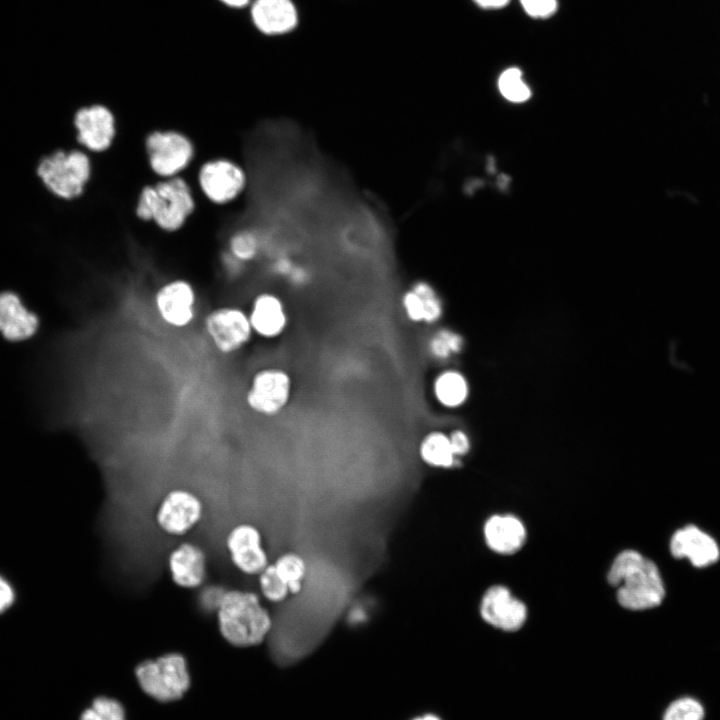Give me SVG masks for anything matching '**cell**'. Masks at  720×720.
I'll return each mask as SVG.
<instances>
[{
	"instance_id": "cell-1",
	"label": "cell",
	"mask_w": 720,
	"mask_h": 720,
	"mask_svg": "<svg viewBox=\"0 0 720 720\" xmlns=\"http://www.w3.org/2000/svg\"><path fill=\"white\" fill-rule=\"evenodd\" d=\"M221 636L235 647L262 643L270 634L273 621L257 593L238 588L226 589L215 610Z\"/></svg>"
},
{
	"instance_id": "cell-2",
	"label": "cell",
	"mask_w": 720,
	"mask_h": 720,
	"mask_svg": "<svg viewBox=\"0 0 720 720\" xmlns=\"http://www.w3.org/2000/svg\"><path fill=\"white\" fill-rule=\"evenodd\" d=\"M607 578L612 586L617 587V600L626 609L654 608L664 599V584L656 564L637 551L619 553Z\"/></svg>"
},
{
	"instance_id": "cell-3",
	"label": "cell",
	"mask_w": 720,
	"mask_h": 720,
	"mask_svg": "<svg viewBox=\"0 0 720 720\" xmlns=\"http://www.w3.org/2000/svg\"><path fill=\"white\" fill-rule=\"evenodd\" d=\"M194 200L189 186L180 177H171L140 193L136 214L142 220H153L166 231H175L192 213Z\"/></svg>"
},
{
	"instance_id": "cell-4",
	"label": "cell",
	"mask_w": 720,
	"mask_h": 720,
	"mask_svg": "<svg viewBox=\"0 0 720 720\" xmlns=\"http://www.w3.org/2000/svg\"><path fill=\"white\" fill-rule=\"evenodd\" d=\"M135 674L142 690L161 702L181 698L190 685L186 659L177 652L143 661Z\"/></svg>"
},
{
	"instance_id": "cell-5",
	"label": "cell",
	"mask_w": 720,
	"mask_h": 720,
	"mask_svg": "<svg viewBox=\"0 0 720 720\" xmlns=\"http://www.w3.org/2000/svg\"><path fill=\"white\" fill-rule=\"evenodd\" d=\"M91 172L88 156L79 151H56L44 157L37 173L50 192L63 199L79 196Z\"/></svg>"
},
{
	"instance_id": "cell-6",
	"label": "cell",
	"mask_w": 720,
	"mask_h": 720,
	"mask_svg": "<svg viewBox=\"0 0 720 720\" xmlns=\"http://www.w3.org/2000/svg\"><path fill=\"white\" fill-rule=\"evenodd\" d=\"M204 505L194 492L175 488L165 494L155 514L159 529L172 537H181L194 529L202 520Z\"/></svg>"
},
{
	"instance_id": "cell-7",
	"label": "cell",
	"mask_w": 720,
	"mask_h": 720,
	"mask_svg": "<svg viewBox=\"0 0 720 720\" xmlns=\"http://www.w3.org/2000/svg\"><path fill=\"white\" fill-rule=\"evenodd\" d=\"M204 328L215 348L223 354L240 350L253 333L248 314L235 306L211 310L205 316Z\"/></svg>"
},
{
	"instance_id": "cell-8",
	"label": "cell",
	"mask_w": 720,
	"mask_h": 720,
	"mask_svg": "<svg viewBox=\"0 0 720 720\" xmlns=\"http://www.w3.org/2000/svg\"><path fill=\"white\" fill-rule=\"evenodd\" d=\"M145 145L152 170L162 177L176 176L193 157L191 142L178 132L155 131L147 137Z\"/></svg>"
},
{
	"instance_id": "cell-9",
	"label": "cell",
	"mask_w": 720,
	"mask_h": 720,
	"mask_svg": "<svg viewBox=\"0 0 720 720\" xmlns=\"http://www.w3.org/2000/svg\"><path fill=\"white\" fill-rule=\"evenodd\" d=\"M225 547L233 566L242 574L259 575L269 559L259 529L251 523H239L226 535Z\"/></svg>"
},
{
	"instance_id": "cell-10",
	"label": "cell",
	"mask_w": 720,
	"mask_h": 720,
	"mask_svg": "<svg viewBox=\"0 0 720 720\" xmlns=\"http://www.w3.org/2000/svg\"><path fill=\"white\" fill-rule=\"evenodd\" d=\"M291 392L289 375L276 368L256 372L246 393L248 406L262 415H275L287 404Z\"/></svg>"
},
{
	"instance_id": "cell-11",
	"label": "cell",
	"mask_w": 720,
	"mask_h": 720,
	"mask_svg": "<svg viewBox=\"0 0 720 720\" xmlns=\"http://www.w3.org/2000/svg\"><path fill=\"white\" fill-rule=\"evenodd\" d=\"M156 310L167 325L175 328L188 326L196 313V293L192 284L174 279L163 284L155 293Z\"/></svg>"
},
{
	"instance_id": "cell-12",
	"label": "cell",
	"mask_w": 720,
	"mask_h": 720,
	"mask_svg": "<svg viewBox=\"0 0 720 720\" xmlns=\"http://www.w3.org/2000/svg\"><path fill=\"white\" fill-rule=\"evenodd\" d=\"M167 567L177 587L199 589L204 585L208 573L207 555L200 545L184 541L170 551Z\"/></svg>"
},
{
	"instance_id": "cell-13",
	"label": "cell",
	"mask_w": 720,
	"mask_h": 720,
	"mask_svg": "<svg viewBox=\"0 0 720 720\" xmlns=\"http://www.w3.org/2000/svg\"><path fill=\"white\" fill-rule=\"evenodd\" d=\"M246 183L243 170L228 160L205 163L199 172V184L209 200L224 204L239 195Z\"/></svg>"
},
{
	"instance_id": "cell-14",
	"label": "cell",
	"mask_w": 720,
	"mask_h": 720,
	"mask_svg": "<svg viewBox=\"0 0 720 720\" xmlns=\"http://www.w3.org/2000/svg\"><path fill=\"white\" fill-rule=\"evenodd\" d=\"M480 614L485 622L504 631L520 629L527 619L525 604L505 586L490 587L482 597Z\"/></svg>"
},
{
	"instance_id": "cell-15",
	"label": "cell",
	"mask_w": 720,
	"mask_h": 720,
	"mask_svg": "<svg viewBox=\"0 0 720 720\" xmlns=\"http://www.w3.org/2000/svg\"><path fill=\"white\" fill-rule=\"evenodd\" d=\"M77 139L93 152H102L112 143L115 121L111 111L103 105L78 110L74 117Z\"/></svg>"
},
{
	"instance_id": "cell-16",
	"label": "cell",
	"mask_w": 720,
	"mask_h": 720,
	"mask_svg": "<svg viewBox=\"0 0 720 720\" xmlns=\"http://www.w3.org/2000/svg\"><path fill=\"white\" fill-rule=\"evenodd\" d=\"M38 327V316L24 306L16 293H0V332L5 339L14 342L29 339Z\"/></svg>"
},
{
	"instance_id": "cell-17",
	"label": "cell",
	"mask_w": 720,
	"mask_h": 720,
	"mask_svg": "<svg viewBox=\"0 0 720 720\" xmlns=\"http://www.w3.org/2000/svg\"><path fill=\"white\" fill-rule=\"evenodd\" d=\"M250 13L255 27L270 36L288 33L298 22L297 9L292 0H254Z\"/></svg>"
},
{
	"instance_id": "cell-18",
	"label": "cell",
	"mask_w": 720,
	"mask_h": 720,
	"mask_svg": "<svg viewBox=\"0 0 720 720\" xmlns=\"http://www.w3.org/2000/svg\"><path fill=\"white\" fill-rule=\"evenodd\" d=\"M670 548L674 557L688 558L696 567L711 565L719 558L716 542L695 526H686L676 531Z\"/></svg>"
},
{
	"instance_id": "cell-19",
	"label": "cell",
	"mask_w": 720,
	"mask_h": 720,
	"mask_svg": "<svg viewBox=\"0 0 720 720\" xmlns=\"http://www.w3.org/2000/svg\"><path fill=\"white\" fill-rule=\"evenodd\" d=\"M487 546L500 554H513L521 549L526 540L523 523L513 515H494L484 525Z\"/></svg>"
},
{
	"instance_id": "cell-20",
	"label": "cell",
	"mask_w": 720,
	"mask_h": 720,
	"mask_svg": "<svg viewBox=\"0 0 720 720\" xmlns=\"http://www.w3.org/2000/svg\"><path fill=\"white\" fill-rule=\"evenodd\" d=\"M248 317L253 332L264 338L279 336L287 324V315L281 299L267 292L254 298Z\"/></svg>"
},
{
	"instance_id": "cell-21",
	"label": "cell",
	"mask_w": 720,
	"mask_h": 720,
	"mask_svg": "<svg viewBox=\"0 0 720 720\" xmlns=\"http://www.w3.org/2000/svg\"><path fill=\"white\" fill-rule=\"evenodd\" d=\"M419 454L423 462L435 468H450L457 464L449 436L439 431L431 432L422 439Z\"/></svg>"
},
{
	"instance_id": "cell-22",
	"label": "cell",
	"mask_w": 720,
	"mask_h": 720,
	"mask_svg": "<svg viewBox=\"0 0 720 720\" xmlns=\"http://www.w3.org/2000/svg\"><path fill=\"white\" fill-rule=\"evenodd\" d=\"M437 400L446 407H457L468 396V384L465 377L454 370L441 373L434 382Z\"/></svg>"
},
{
	"instance_id": "cell-23",
	"label": "cell",
	"mask_w": 720,
	"mask_h": 720,
	"mask_svg": "<svg viewBox=\"0 0 720 720\" xmlns=\"http://www.w3.org/2000/svg\"><path fill=\"white\" fill-rule=\"evenodd\" d=\"M278 574L287 583L290 593H298L306 575L305 560L296 553H284L273 563Z\"/></svg>"
},
{
	"instance_id": "cell-24",
	"label": "cell",
	"mask_w": 720,
	"mask_h": 720,
	"mask_svg": "<svg viewBox=\"0 0 720 720\" xmlns=\"http://www.w3.org/2000/svg\"><path fill=\"white\" fill-rule=\"evenodd\" d=\"M501 94L509 101L524 102L531 96V91L522 77V71L511 67L502 72L498 80Z\"/></svg>"
},
{
	"instance_id": "cell-25",
	"label": "cell",
	"mask_w": 720,
	"mask_h": 720,
	"mask_svg": "<svg viewBox=\"0 0 720 720\" xmlns=\"http://www.w3.org/2000/svg\"><path fill=\"white\" fill-rule=\"evenodd\" d=\"M257 576L260 592L266 600L279 603L290 594L287 583L278 574L273 564H269Z\"/></svg>"
},
{
	"instance_id": "cell-26",
	"label": "cell",
	"mask_w": 720,
	"mask_h": 720,
	"mask_svg": "<svg viewBox=\"0 0 720 720\" xmlns=\"http://www.w3.org/2000/svg\"><path fill=\"white\" fill-rule=\"evenodd\" d=\"M80 720H126V718L124 708L118 701L108 697H98L82 713Z\"/></svg>"
},
{
	"instance_id": "cell-27",
	"label": "cell",
	"mask_w": 720,
	"mask_h": 720,
	"mask_svg": "<svg viewBox=\"0 0 720 720\" xmlns=\"http://www.w3.org/2000/svg\"><path fill=\"white\" fill-rule=\"evenodd\" d=\"M462 346V337L446 329L438 331L429 343L431 353L439 359H445L452 353L459 352Z\"/></svg>"
},
{
	"instance_id": "cell-28",
	"label": "cell",
	"mask_w": 720,
	"mask_h": 720,
	"mask_svg": "<svg viewBox=\"0 0 720 720\" xmlns=\"http://www.w3.org/2000/svg\"><path fill=\"white\" fill-rule=\"evenodd\" d=\"M704 709L692 698H681L666 709L664 720H702Z\"/></svg>"
},
{
	"instance_id": "cell-29",
	"label": "cell",
	"mask_w": 720,
	"mask_h": 720,
	"mask_svg": "<svg viewBox=\"0 0 720 720\" xmlns=\"http://www.w3.org/2000/svg\"><path fill=\"white\" fill-rule=\"evenodd\" d=\"M412 289L423 301L425 310L424 322L433 323L437 321L442 315V304L432 286L424 281H420L415 283Z\"/></svg>"
},
{
	"instance_id": "cell-30",
	"label": "cell",
	"mask_w": 720,
	"mask_h": 720,
	"mask_svg": "<svg viewBox=\"0 0 720 720\" xmlns=\"http://www.w3.org/2000/svg\"><path fill=\"white\" fill-rule=\"evenodd\" d=\"M230 248L235 258L248 261L256 255L257 239L251 232H240L231 239Z\"/></svg>"
},
{
	"instance_id": "cell-31",
	"label": "cell",
	"mask_w": 720,
	"mask_h": 720,
	"mask_svg": "<svg viewBox=\"0 0 720 720\" xmlns=\"http://www.w3.org/2000/svg\"><path fill=\"white\" fill-rule=\"evenodd\" d=\"M524 11L532 18L546 19L557 10V0H520Z\"/></svg>"
},
{
	"instance_id": "cell-32",
	"label": "cell",
	"mask_w": 720,
	"mask_h": 720,
	"mask_svg": "<svg viewBox=\"0 0 720 720\" xmlns=\"http://www.w3.org/2000/svg\"><path fill=\"white\" fill-rule=\"evenodd\" d=\"M408 318L414 322H424L425 310L421 297L413 290L407 291L402 299Z\"/></svg>"
},
{
	"instance_id": "cell-33",
	"label": "cell",
	"mask_w": 720,
	"mask_h": 720,
	"mask_svg": "<svg viewBox=\"0 0 720 720\" xmlns=\"http://www.w3.org/2000/svg\"><path fill=\"white\" fill-rule=\"evenodd\" d=\"M452 451L456 457L465 455L470 449V441L465 432L453 431L449 436Z\"/></svg>"
},
{
	"instance_id": "cell-34",
	"label": "cell",
	"mask_w": 720,
	"mask_h": 720,
	"mask_svg": "<svg viewBox=\"0 0 720 720\" xmlns=\"http://www.w3.org/2000/svg\"><path fill=\"white\" fill-rule=\"evenodd\" d=\"M15 600V592L10 583L0 575V613L6 611Z\"/></svg>"
},
{
	"instance_id": "cell-35",
	"label": "cell",
	"mask_w": 720,
	"mask_h": 720,
	"mask_svg": "<svg viewBox=\"0 0 720 720\" xmlns=\"http://www.w3.org/2000/svg\"><path fill=\"white\" fill-rule=\"evenodd\" d=\"M479 7L484 9H500L505 7L510 0H473Z\"/></svg>"
},
{
	"instance_id": "cell-36",
	"label": "cell",
	"mask_w": 720,
	"mask_h": 720,
	"mask_svg": "<svg viewBox=\"0 0 720 720\" xmlns=\"http://www.w3.org/2000/svg\"><path fill=\"white\" fill-rule=\"evenodd\" d=\"M230 8H243L251 3V0H219Z\"/></svg>"
},
{
	"instance_id": "cell-37",
	"label": "cell",
	"mask_w": 720,
	"mask_h": 720,
	"mask_svg": "<svg viewBox=\"0 0 720 720\" xmlns=\"http://www.w3.org/2000/svg\"><path fill=\"white\" fill-rule=\"evenodd\" d=\"M415 720H439V719H438L437 717L433 716V715H425V716H422V717L417 718V719H415Z\"/></svg>"
}]
</instances>
